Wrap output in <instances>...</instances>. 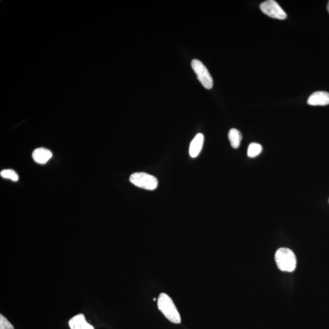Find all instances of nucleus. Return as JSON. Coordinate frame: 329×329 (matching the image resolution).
I'll use <instances>...</instances> for the list:
<instances>
[{"label":"nucleus","mask_w":329,"mask_h":329,"mask_svg":"<svg viewBox=\"0 0 329 329\" xmlns=\"http://www.w3.org/2000/svg\"><path fill=\"white\" fill-rule=\"evenodd\" d=\"M158 306L159 310L169 321L175 324L181 322L178 310L170 296L165 293H161L158 298Z\"/></svg>","instance_id":"f257e3e1"},{"label":"nucleus","mask_w":329,"mask_h":329,"mask_svg":"<svg viewBox=\"0 0 329 329\" xmlns=\"http://www.w3.org/2000/svg\"><path fill=\"white\" fill-rule=\"evenodd\" d=\"M275 260L278 269L286 272H293L296 267V256L292 250L288 248L278 249L275 254Z\"/></svg>","instance_id":"f03ea898"},{"label":"nucleus","mask_w":329,"mask_h":329,"mask_svg":"<svg viewBox=\"0 0 329 329\" xmlns=\"http://www.w3.org/2000/svg\"><path fill=\"white\" fill-rule=\"evenodd\" d=\"M129 180L138 187L148 191H154L158 185V180L156 177L144 172L133 173L130 176Z\"/></svg>","instance_id":"7ed1b4c3"},{"label":"nucleus","mask_w":329,"mask_h":329,"mask_svg":"<svg viewBox=\"0 0 329 329\" xmlns=\"http://www.w3.org/2000/svg\"><path fill=\"white\" fill-rule=\"evenodd\" d=\"M191 64L193 70L197 74L198 79L201 84L207 89H211L213 85V79L205 65L198 59L192 60Z\"/></svg>","instance_id":"20e7f679"},{"label":"nucleus","mask_w":329,"mask_h":329,"mask_svg":"<svg viewBox=\"0 0 329 329\" xmlns=\"http://www.w3.org/2000/svg\"><path fill=\"white\" fill-rule=\"evenodd\" d=\"M260 8L263 13L273 19L284 20L287 17L286 12L274 0H267L262 3L260 5Z\"/></svg>","instance_id":"39448f33"},{"label":"nucleus","mask_w":329,"mask_h":329,"mask_svg":"<svg viewBox=\"0 0 329 329\" xmlns=\"http://www.w3.org/2000/svg\"><path fill=\"white\" fill-rule=\"evenodd\" d=\"M307 103L310 106H327L329 105V93L318 91L309 97Z\"/></svg>","instance_id":"423d86ee"},{"label":"nucleus","mask_w":329,"mask_h":329,"mask_svg":"<svg viewBox=\"0 0 329 329\" xmlns=\"http://www.w3.org/2000/svg\"><path fill=\"white\" fill-rule=\"evenodd\" d=\"M69 324L71 329H95L86 321L85 316L83 314L76 315L69 321Z\"/></svg>","instance_id":"0eeeda50"},{"label":"nucleus","mask_w":329,"mask_h":329,"mask_svg":"<svg viewBox=\"0 0 329 329\" xmlns=\"http://www.w3.org/2000/svg\"><path fill=\"white\" fill-rule=\"evenodd\" d=\"M51 151L44 148H37L32 153V158L35 162L40 164H45L52 158Z\"/></svg>","instance_id":"6e6552de"},{"label":"nucleus","mask_w":329,"mask_h":329,"mask_svg":"<svg viewBox=\"0 0 329 329\" xmlns=\"http://www.w3.org/2000/svg\"><path fill=\"white\" fill-rule=\"evenodd\" d=\"M204 135L202 134H198L195 136L190 146V155L193 158H197L199 155L201 150H202L204 143Z\"/></svg>","instance_id":"1a4fd4ad"},{"label":"nucleus","mask_w":329,"mask_h":329,"mask_svg":"<svg viewBox=\"0 0 329 329\" xmlns=\"http://www.w3.org/2000/svg\"><path fill=\"white\" fill-rule=\"evenodd\" d=\"M228 137H229L231 146L234 149H237L240 147L242 140V135L238 129H231L228 134Z\"/></svg>","instance_id":"9d476101"},{"label":"nucleus","mask_w":329,"mask_h":329,"mask_svg":"<svg viewBox=\"0 0 329 329\" xmlns=\"http://www.w3.org/2000/svg\"><path fill=\"white\" fill-rule=\"evenodd\" d=\"M262 151V147L259 144L251 143L248 149V156L250 158H256Z\"/></svg>","instance_id":"9b49d317"},{"label":"nucleus","mask_w":329,"mask_h":329,"mask_svg":"<svg viewBox=\"0 0 329 329\" xmlns=\"http://www.w3.org/2000/svg\"><path fill=\"white\" fill-rule=\"evenodd\" d=\"M1 176L6 179H10L16 182L19 180V176L16 172L13 170H4L1 171Z\"/></svg>","instance_id":"f8f14e48"},{"label":"nucleus","mask_w":329,"mask_h":329,"mask_svg":"<svg viewBox=\"0 0 329 329\" xmlns=\"http://www.w3.org/2000/svg\"><path fill=\"white\" fill-rule=\"evenodd\" d=\"M0 329H14V326L3 315H0Z\"/></svg>","instance_id":"ddd939ff"},{"label":"nucleus","mask_w":329,"mask_h":329,"mask_svg":"<svg viewBox=\"0 0 329 329\" xmlns=\"http://www.w3.org/2000/svg\"><path fill=\"white\" fill-rule=\"evenodd\" d=\"M327 9V11H328V13H329V1H328V2Z\"/></svg>","instance_id":"4468645a"},{"label":"nucleus","mask_w":329,"mask_h":329,"mask_svg":"<svg viewBox=\"0 0 329 329\" xmlns=\"http://www.w3.org/2000/svg\"><path fill=\"white\" fill-rule=\"evenodd\" d=\"M153 301H156V298H154V299H153Z\"/></svg>","instance_id":"2eb2a0df"},{"label":"nucleus","mask_w":329,"mask_h":329,"mask_svg":"<svg viewBox=\"0 0 329 329\" xmlns=\"http://www.w3.org/2000/svg\"><path fill=\"white\" fill-rule=\"evenodd\" d=\"M328 202H329V200H328Z\"/></svg>","instance_id":"dca6fc26"}]
</instances>
